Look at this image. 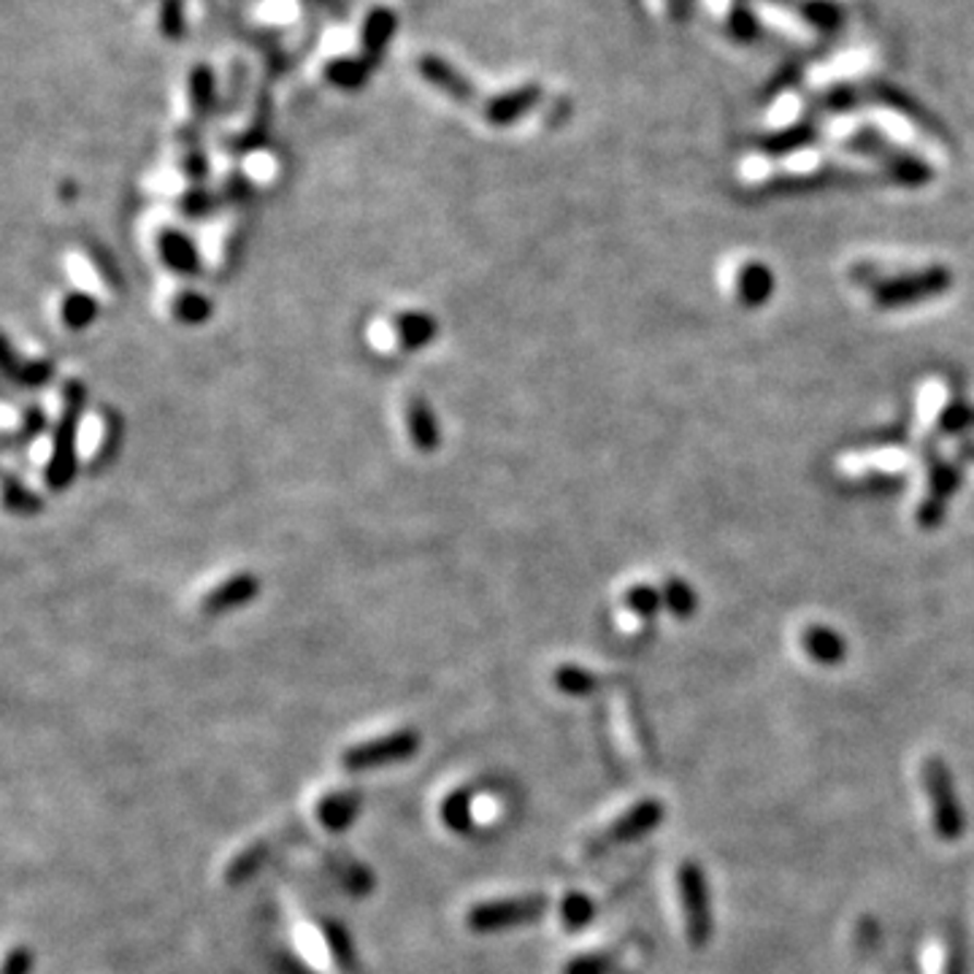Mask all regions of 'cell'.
<instances>
[{
  "instance_id": "obj_1",
  "label": "cell",
  "mask_w": 974,
  "mask_h": 974,
  "mask_svg": "<svg viewBox=\"0 0 974 974\" xmlns=\"http://www.w3.org/2000/svg\"><path fill=\"white\" fill-rule=\"evenodd\" d=\"M923 787H926L928 793L934 829H937L939 839L955 842V839L964 834L966 820L959 802V793H955L953 777H950V769L939 756H928L926 761H923Z\"/></svg>"
},
{
  "instance_id": "obj_2",
  "label": "cell",
  "mask_w": 974,
  "mask_h": 974,
  "mask_svg": "<svg viewBox=\"0 0 974 974\" xmlns=\"http://www.w3.org/2000/svg\"><path fill=\"white\" fill-rule=\"evenodd\" d=\"M548 910L544 897H509V899H490V902L474 904L466 915V926L477 934L504 931V928L522 926V923L537 921Z\"/></svg>"
},
{
  "instance_id": "obj_3",
  "label": "cell",
  "mask_w": 974,
  "mask_h": 974,
  "mask_svg": "<svg viewBox=\"0 0 974 974\" xmlns=\"http://www.w3.org/2000/svg\"><path fill=\"white\" fill-rule=\"evenodd\" d=\"M420 747V734L412 729L390 731V734H382L376 739L358 742V745H349L341 753V766L352 771L363 769H380V766L407 761L409 756H414Z\"/></svg>"
},
{
  "instance_id": "obj_4",
  "label": "cell",
  "mask_w": 974,
  "mask_h": 974,
  "mask_svg": "<svg viewBox=\"0 0 974 974\" xmlns=\"http://www.w3.org/2000/svg\"><path fill=\"white\" fill-rule=\"evenodd\" d=\"M680 902H683L685 928L688 939L696 948H704L712 937V912H709V888L701 866L696 861H683L677 871Z\"/></svg>"
},
{
  "instance_id": "obj_5",
  "label": "cell",
  "mask_w": 974,
  "mask_h": 974,
  "mask_svg": "<svg viewBox=\"0 0 974 974\" xmlns=\"http://www.w3.org/2000/svg\"><path fill=\"white\" fill-rule=\"evenodd\" d=\"M663 820V807L656 802V798H645L639 802L636 807H630L628 813H623L621 818L612 820L601 834H596L590 839V853H601V850L612 847V844H623L630 842V839H639L645 837L647 831L656 829L658 823Z\"/></svg>"
},
{
  "instance_id": "obj_6",
  "label": "cell",
  "mask_w": 974,
  "mask_h": 974,
  "mask_svg": "<svg viewBox=\"0 0 974 974\" xmlns=\"http://www.w3.org/2000/svg\"><path fill=\"white\" fill-rule=\"evenodd\" d=\"M255 596V579L250 574H236V577L225 579L223 585L212 590L209 596L204 599V606L209 612H225V610H233L236 604H244L246 599Z\"/></svg>"
},
{
  "instance_id": "obj_7",
  "label": "cell",
  "mask_w": 974,
  "mask_h": 974,
  "mask_svg": "<svg viewBox=\"0 0 974 974\" xmlns=\"http://www.w3.org/2000/svg\"><path fill=\"white\" fill-rule=\"evenodd\" d=\"M354 813H358V796H352V793H328L317 804V818L325 829H347L352 823Z\"/></svg>"
},
{
  "instance_id": "obj_8",
  "label": "cell",
  "mask_w": 974,
  "mask_h": 974,
  "mask_svg": "<svg viewBox=\"0 0 974 974\" xmlns=\"http://www.w3.org/2000/svg\"><path fill=\"white\" fill-rule=\"evenodd\" d=\"M561 917H563V923H566L568 928L585 926V923H588L590 917H593V904H590V899L579 897V893H572V897L563 899Z\"/></svg>"
},
{
  "instance_id": "obj_9",
  "label": "cell",
  "mask_w": 974,
  "mask_h": 974,
  "mask_svg": "<svg viewBox=\"0 0 974 974\" xmlns=\"http://www.w3.org/2000/svg\"><path fill=\"white\" fill-rule=\"evenodd\" d=\"M555 683L561 685L563 690H566V694H572V696H582V694H590V690L596 688V680L590 677L588 672H582V669H572V666H563V669H557V674H555Z\"/></svg>"
},
{
  "instance_id": "obj_10",
  "label": "cell",
  "mask_w": 974,
  "mask_h": 974,
  "mask_svg": "<svg viewBox=\"0 0 974 974\" xmlns=\"http://www.w3.org/2000/svg\"><path fill=\"white\" fill-rule=\"evenodd\" d=\"M807 647L809 652L823 663L837 661V658L842 656V645H839L837 636L829 634V630H813V634L807 636Z\"/></svg>"
},
{
  "instance_id": "obj_11",
  "label": "cell",
  "mask_w": 974,
  "mask_h": 974,
  "mask_svg": "<svg viewBox=\"0 0 974 974\" xmlns=\"http://www.w3.org/2000/svg\"><path fill=\"white\" fill-rule=\"evenodd\" d=\"M621 718H623V729H626V734L630 736V747H634V750H639V753L650 750V736H647L645 723H641L639 709H634L628 704V707H623Z\"/></svg>"
},
{
  "instance_id": "obj_12",
  "label": "cell",
  "mask_w": 974,
  "mask_h": 974,
  "mask_svg": "<svg viewBox=\"0 0 974 974\" xmlns=\"http://www.w3.org/2000/svg\"><path fill=\"white\" fill-rule=\"evenodd\" d=\"M409 420H412V433L418 436L420 447L436 444V422L431 420V414H428V409L422 407V404H414V407L409 409Z\"/></svg>"
},
{
  "instance_id": "obj_13",
  "label": "cell",
  "mask_w": 974,
  "mask_h": 974,
  "mask_svg": "<svg viewBox=\"0 0 974 974\" xmlns=\"http://www.w3.org/2000/svg\"><path fill=\"white\" fill-rule=\"evenodd\" d=\"M610 966H612L610 955H601V953L579 955V959L568 961L566 972L563 974H606L610 972Z\"/></svg>"
},
{
  "instance_id": "obj_14",
  "label": "cell",
  "mask_w": 974,
  "mask_h": 974,
  "mask_svg": "<svg viewBox=\"0 0 974 974\" xmlns=\"http://www.w3.org/2000/svg\"><path fill=\"white\" fill-rule=\"evenodd\" d=\"M93 309H95L93 301H89L87 296H73L69 306H65V320H69L71 325L87 323V320L93 317Z\"/></svg>"
},
{
  "instance_id": "obj_15",
  "label": "cell",
  "mask_w": 974,
  "mask_h": 974,
  "mask_svg": "<svg viewBox=\"0 0 974 974\" xmlns=\"http://www.w3.org/2000/svg\"><path fill=\"white\" fill-rule=\"evenodd\" d=\"M939 974H964V955H961L959 942H950L942 953Z\"/></svg>"
}]
</instances>
